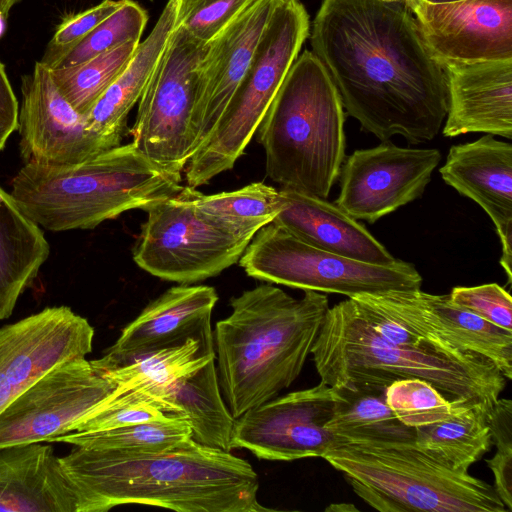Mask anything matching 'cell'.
Returning <instances> with one entry per match:
<instances>
[{
	"instance_id": "6da1fadb",
	"label": "cell",
	"mask_w": 512,
	"mask_h": 512,
	"mask_svg": "<svg viewBox=\"0 0 512 512\" xmlns=\"http://www.w3.org/2000/svg\"><path fill=\"white\" fill-rule=\"evenodd\" d=\"M310 39L364 131L410 144L440 132L448 110L445 73L404 0H323Z\"/></svg>"
},
{
	"instance_id": "7a4b0ae2",
	"label": "cell",
	"mask_w": 512,
	"mask_h": 512,
	"mask_svg": "<svg viewBox=\"0 0 512 512\" xmlns=\"http://www.w3.org/2000/svg\"><path fill=\"white\" fill-rule=\"evenodd\" d=\"M60 457L79 512L127 504L178 512H261L259 479L248 461L192 438L161 452L78 447Z\"/></svg>"
},
{
	"instance_id": "3957f363",
	"label": "cell",
	"mask_w": 512,
	"mask_h": 512,
	"mask_svg": "<svg viewBox=\"0 0 512 512\" xmlns=\"http://www.w3.org/2000/svg\"><path fill=\"white\" fill-rule=\"evenodd\" d=\"M213 331L219 385L234 418L288 388L300 375L328 311V298L297 299L261 284L230 299Z\"/></svg>"
},
{
	"instance_id": "277c9868",
	"label": "cell",
	"mask_w": 512,
	"mask_h": 512,
	"mask_svg": "<svg viewBox=\"0 0 512 512\" xmlns=\"http://www.w3.org/2000/svg\"><path fill=\"white\" fill-rule=\"evenodd\" d=\"M311 354L321 382L332 388L357 384L387 387L417 378L448 400L479 402L489 410L506 386V378L487 358L431 344L403 348L381 339L348 298L329 308Z\"/></svg>"
},
{
	"instance_id": "5b68a950",
	"label": "cell",
	"mask_w": 512,
	"mask_h": 512,
	"mask_svg": "<svg viewBox=\"0 0 512 512\" xmlns=\"http://www.w3.org/2000/svg\"><path fill=\"white\" fill-rule=\"evenodd\" d=\"M182 175L150 160L132 143L105 150L72 166L26 162L11 196L39 227L60 232L93 229L132 209L178 195Z\"/></svg>"
},
{
	"instance_id": "8992f818",
	"label": "cell",
	"mask_w": 512,
	"mask_h": 512,
	"mask_svg": "<svg viewBox=\"0 0 512 512\" xmlns=\"http://www.w3.org/2000/svg\"><path fill=\"white\" fill-rule=\"evenodd\" d=\"M323 63L304 51L256 130L267 176L283 189L327 199L345 159V114Z\"/></svg>"
},
{
	"instance_id": "52a82bcc",
	"label": "cell",
	"mask_w": 512,
	"mask_h": 512,
	"mask_svg": "<svg viewBox=\"0 0 512 512\" xmlns=\"http://www.w3.org/2000/svg\"><path fill=\"white\" fill-rule=\"evenodd\" d=\"M323 459L381 512H508L492 485L447 468L415 441L340 444Z\"/></svg>"
},
{
	"instance_id": "ba28073f",
	"label": "cell",
	"mask_w": 512,
	"mask_h": 512,
	"mask_svg": "<svg viewBox=\"0 0 512 512\" xmlns=\"http://www.w3.org/2000/svg\"><path fill=\"white\" fill-rule=\"evenodd\" d=\"M309 28L299 0H277L244 78L213 133L184 169L188 186L207 184L234 167L297 59Z\"/></svg>"
},
{
	"instance_id": "9c48e42d",
	"label": "cell",
	"mask_w": 512,
	"mask_h": 512,
	"mask_svg": "<svg viewBox=\"0 0 512 512\" xmlns=\"http://www.w3.org/2000/svg\"><path fill=\"white\" fill-rule=\"evenodd\" d=\"M238 262L257 280L348 298L419 290L422 284L413 264L397 260L377 265L349 259L312 247L273 222L254 235Z\"/></svg>"
},
{
	"instance_id": "30bf717a",
	"label": "cell",
	"mask_w": 512,
	"mask_h": 512,
	"mask_svg": "<svg viewBox=\"0 0 512 512\" xmlns=\"http://www.w3.org/2000/svg\"><path fill=\"white\" fill-rule=\"evenodd\" d=\"M150 208L133 249L134 262L162 280L190 284L215 277L237 263L249 241L201 214L188 194Z\"/></svg>"
},
{
	"instance_id": "8fae6325",
	"label": "cell",
	"mask_w": 512,
	"mask_h": 512,
	"mask_svg": "<svg viewBox=\"0 0 512 512\" xmlns=\"http://www.w3.org/2000/svg\"><path fill=\"white\" fill-rule=\"evenodd\" d=\"M207 44L175 27L139 101L132 143L163 169L181 174L193 156L197 78Z\"/></svg>"
},
{
	"instance_id": "7c38bea8",
	"label": "cell",
	"mask_w": 512,
	"mask_h": 512,
	"mask_svg": "<svg viewBox=\"0 0 512 512\" xmlns=\"http://www.w3.org/2000/svg\"><path fill=\"white\" fill-rule=\"evenodd\" d=\"M335 404V390L321 381L275 397L235 418L231 449L243 448L271 461L323 458L338 445L327 429Z\"/></svg>"
},
{
	"instance_id": "4fadbf2b",
	"label": "cell",
	"mask_w": 512,
	"mask_h": 512,
	"mask_svg": "<svg viewBox=\"0 0 512 512\" xmlns=\"http://www.w3.org/2000/svg\"><path fill=\"white\" fill-rule=\"evenodd\" d=\"M114 389L86 358L56 365L0 413V447L49 442L71 432Z\"/></svg>"
},
{
	"instance_id": "5bb4252c",
	"label": "cell",
	"mask_w": 512,
	"mask_h": 512,
	"mask_svg": "<svg viewBox=\"0 0 512 512\" xmlns=\"http://www.w3.org/2000/svg\"><path fill=\"white\" fill-rule=\"evenodd\" d=\"M17 130L20 153L26 162L72 166L119 146L122 136H104L87 126L58 91L51 70L39 61L22 76Z\"/></svg>"
},
{
	"instance_id": "9a60e30c",
	"label": "cell",
	"mask_w": 512,
	"mask_h": 512,
	"mask_svg": "<svg viewBox=\"0 0 512 512\" xmlns=\"http://www.w3.org/2000/svg\"><path fill=\"white\" fill-rule=\"evenodd\" d=\"M440 160L437 149L405 148L387 141L356 150L341 167L335 204L356 220L374 223L420 198Z\"/></svg>"
},
{
	"instance_id": "2e32d148",
	"label": "cell",
	"mask_w": 512,
	"mask_h": 512,
	"mask_svg": "<svg viewBox=\"0 0 512 512\" xmlns=\"http://www.w3.org/2000/svg\"><path fill=\"white\" fill-rule=\"evenodd\" d=\"M94 328L67 306L0 327V413L56 365L86 358Z\"/></svg>"
},
{
	"instance_id": "e0dca14e",
	"label": "cell",
	"mask_w": 512,
	"mask_h": 512,
	"mask_svg": "<svg viewBox=\"0 0 512 512\" xmlns=\"http://www.w3.org/2000/svg\"><path fill=\"white\" fill-rule=\"evenodd\" d=\"M358 298L416 335L448 349L479 354L512 378V331L493 325L453 303L449 295L419 290L364 294Z\"/></svg>"
},
{
	"instance_id": "ac0fdd59",
	"label": "cell",
	"mask_w": 512,
	"mask_h": 512,
	"mask_svg": "<svg viewBox=\"0 0 512 512\" xmlns=\"http://www.w3.org/2000/svg\"><path fill=\"white\" fill-rule=\"evenodd\" d=\"M440 64L512 60V0H404Z\"/></svg>"
},
{
	"instance_id": "d6986e66",
	"label": "cell",
	"mask_w": 512,
	"mask_h": 512,
	"mask_svg": "<svg viewBox=\"0 0 512 512\" xmlns=\"http://www.w3.org/2000/svg\"><path fill=\"white\" fill-rule=\"evenodd\" d=\"M277 0H253L210 43L200 63L192 118L193 155L216 128L244 78Z\"/></svg>"
},
{
	"instance_id": "ffe728a7",
	"label": "cell",
	"mask_w": 512,
	"mask_h": 512,
	"mask_svg": "<svg viewBox=\"0 0 512 512\" xmlns=\"http://www.w3.org/2000/svg\"><path fill=\"white\" fill-rule=\"evenodd\" d=\"M217 301L218 294L211 286L169 288L123 328L116 342L101 358L92 360V365L104 372L188 339L213 334L211 315Z\"/></svg>"
},
{
	"instance_id": "44dd1931",
	"label": "cell",
	"mask_w": 512,
	"mask_h": 512,
	"mask_svg": "<svg viewBox=\"0 0 512 512\" xmlns=\"http://www.w3.org/2000/svg\"><path fill=\"white\" fill-rule=\"evenodd\" d=\"M442 179L459 194L477 203L492 220L502 245L500 264L512 281V145L486 134L453 145Z\"/></svg>"
},
{
	"instance_id": "7402d4cb",
	"label": "cell",
	"mask_w": 512,
	"mask_h": 512,
	"mask_svg": "<svg viewBox=\"0 0 512 512\" xmlns=\"http://www.w3.org/2000/svg\"><path fill=\"white\" fill-rule=\"evenodd\" d=\"M448 110L442 133L512 138V60L448 62Z\"/></svg>"
},
{
	"instance_id": "603a6c76",
	"label": "cell",
	"mask_w": 512,
	"mask_h": 512,
	"mask_svg": "<svg viewBox=\"0 0 512 512\" xmlns=\"http://www.w3.org/2000/svg\"><path fill=\"white\" fill-rule=\"evenodd\" d=\"M282 207L273 223L320 250L357 261L391 265L398 259L336 204L298 191L279 190Z\"/></svg>"
},
{
	"instance_id": "cb8c5ba5",
	"label": "cell",
	"mask_w": 512,
	"mask_h": 512,
	"mask_svg": "<svg viewBox=\"0 0 512 512\" xmlns=\"http://www.w3.org/2000/svg\"><path fill=\"white\" fill-rule=\"evenodd\" d=\"M79 507L78 491L50 445L0 447V511L79 512Z\"/></svg>"
},
{
	"instance_id": "d4e9b609",
	"label": "cell",
	"mask_w": 512,
	"mask_h": 512,
	"mask_svg": "<svg viewBox=\"0 0 512 512\" xmlns=\"http://www.w3.org/2000/svg\"><path fill=\"white\" fill-rule=\"evenodd\" d=\"M215 358L167 387L135 390L166 415L187 421L194 441L230 451L235 418L222 398Z\"/></svg>"
},
{
	"instance_id": "484cf974",
	"label": "cell",
	"mask_w": 512,
	"mask_h": 512,
	"mask_svg": "<svg viewBox=\"0 0 512 512\" xmlns=\"http://www.w3.org/2000/svg\"><path fill=\"white\" fill-rule=\"evenodd\" d=\"M178 2L168 0L148 37L139 42L123 72L86 116L90 130L104 136H123L128 114L139 101L176 27Z\"/></svg>"
},
{
	"instance_id": "4316f807",
	"label": "cell",
	"mask_w": 512,
	"mask_h": 512,
	"mask_svg": "<svg viewBox=\"0 0 512 512\" xmlns=\"http://www.w3.org/2000/svg\"><path fill=\"white\" fill-rule=\"evenodd\" d=\"M49 253L43 231L0 186V320L12 315Z\"/></svg>"
},
{
	"instance_id": "83f0119b",
	"label": "cell",
	"mask_w": 512,
	"mask_h": 512,
	"mask_svg": "<svg viewBox=\"0 0 512 512\" xmlns=\"http://www.w3.org/2000/svg\"><path fill=\"white\" fill-rule=\"evenodd\" d=\"M386 388L374 384L333 388L336 404L327 429L338 445L415 440V429L404 425L389 408Z\"/></svg>"
},
{
	"instance_id": "f1b7e54d",
	"label": "cell",
	"mask_w": 512,
	"mask_h": 512,
	"mask_svg": "<svg viewBox=\"0 0 512 512\" xmlns=\"http://www.w3.org/2000/svg\"><path fill=\"white\" fill-rule=\"evenodd\" d=\"M451 414L443 421L415 429V443L447 468L466 473L490 451L489 409L482 403L451 401Z\"/></svg>"
},
{
	"instance_id": "f546056e",
	"label": "cell",
	"mask_w": 512,
	"mask_h": 512,
	"mask_svg": "<svg viewBox=\"0 0 512 512\" xmlns=\"http://www.w3.org/2000/svg\"><path fill=\"white\" fill-rule=\"evenodd\" d=\"M216 357L213 334L166 347L117 368L100 372L112 382V395L133 389L164 388Z\"/></svg>"
},
{
	"instance_id": "4dcf8cb0",
	"label": "cell",
	"mask_w": 512,
	"mask_h": 512,
	"mask_svg": "<svg viewBox=\"0 0 512 512\" xmlns=\"http://www.w3.org/2000/svg\"><path fill=\"white\" fill-rule=\"evenodd\" d=\"M188 194L201 214L249 242L263 226L273 222L282 207L279 190L263 182L210 195L189 187Z\"/></svg>"
},
{
	"instance_id": "1f68e13d",
	"label": "cell",
	"mask_w": 512,
	"mask_h": 512,
	"mask_svg": "<svg viewBox=\"0 0 512 512\" xmlns=\"http://www.w3.org/2000/svg\"><path fill=\"white\" fill-rule=\"evenodd\" d=\"M192 438L190 425L179 418L146 422L100 431H73L49 442L67 443L92 449L132 452H161Z\"/></svg>"
},
{
	"instance_id": "d6a6232c",
	"label": "cell",
	"mask_w": 512,
	"mask_h": 512,
	"mask_svg": "<svg viewBox=\"0 0 512 512\" xmlns=\"http://www.w3.org/2000/svg\"><path fill=\"white\" fill-rule=\"evenodd\" d=\"M138 44L128 42L79 65L51 70L58 91L77 112L87 116L123 72Z\"/></svg>"
},
{
	"instance_id": "836d02e7",
	"label": "cell",
	"mask_w": 512,
	"mask_h": 512,
	"mask_svg": "<svg viewBox=\"0 0 512 512\" xmlns=\"http://www.w3.org/2000/svg\"><path fill=\"white\" fill-rule=\"evenodd\" d=\"M148 14L138 3L123 0L121 6L97 25L57 68L84 63L128 42H140Z\"/></svg>"
},
{
	"instance_id": "e575fe53",
	"label": "cell",
	"mask_w": 512,
	"mask_h": 512,
	"mask_svg": "<svg viewBox=\"0 0 512 512\" xmlns=\"http://www.w3.org/2000/svg\"><path fill=\"white\" fill-rule=\"evenodd\" d=\"M385 394L394 415L413 429L443 421L451 414L452 402L421 379L394 381L387 386Z\"/></svg>"
},
{
	"instance_id": "d590c367",
	"label": "cell",
	"mask_w": 512,
	"mask_h": 512,
	"mask_svg": "<svg viewBox=\"0 0 512 512\" xmlns=\"http://www.w3.org/2000/svg\"><path fill=\"white\" fill-rule=\"evenodd\" d=\"M253 0H179L176 27L210 43Z\"/></svg>"
},
{
	"instance_id": "8d00e7d4",
	"label": "cell",
	"mask_w": 512,
	"mask_h": 512,
	"mask_svg": "<svg viewBox=\"0 0 512 512\" xmlns=\"http://www.w3.org/2000/svg\"><path fill=\"white\" fill-rule=\"evenodd\" d=\"M487 422L491 432L492 444L496 453L486 463L493 473L494 485L498 497L512 511V402L498 399L487 413Z\"/></svg>"
},
{
	"instance_id": "74e56055",
	"label": "cell",
	"mask_w": 512,
	"mask_h": 512,
	"mask_svg": "<svg viewBox=\"0 0 512 512\" xmlns=\"http://www.w3.org/2000/svg\"><path fill=\"white\" fill-rule=\"evenodd\" d=\"M122 3L123 0H103L95 6L63 18L39 62L49 70L59 67L68 54Z\"/></svg>"
},
{
	"instance_id": "f35d334b",
	"label": "cell",
	"mask_w": 512,
	"mask_h": 512,
	"mask_svg": "<svg viewBox=\"0 0 512 512\" xmlns=\"http://www.w3.org/2000/svg\"><path fill=\"white\" fill-rule=\"evenodd\" d=\"M450 300L487 322L512 331V298L497 283L472 287H454Z\"/></svg>"
},
{
	"instance_id": "ab89813d",
	"label": "cell",
	"mask_w": 512,
	"mask_h": 512,
	"mask_svg": "<svg viewBox=\"0 0 512 512\" xmlns=\"http://www.w3.org/2000/svg\"><path fill=\"white\" fill-rule=\"evenodd\" d=\"M351 299L355 302L357 311L361 317L385 342L403 348H420L431 344L438 345L416 335L400 322L394 320L387 314L379 311L364 301L358 298Z\"/></svg>"
},
{
	"instance_id": "60d3db41",
	"label": "cell",
	"mask_w": 512,
	"mask_h": 512,
	"mask_svg": "<svg viewBox=\"0 0 512 512\" xmlns=\"http://www.w3.org/2000/svg\"><path fill=\"white\" fill-rule=\"evenodd\" d=\"M18 101L4 64L0 61V150L18 127Z\"/></svg>"
},
{
	"instance_id": "b9f144b4",
	"label": "cell",
	"mask_w": 512,
	"mask_h": 512,
	"mask_svg": "<svg viewBox=\"0 0 512 512\" xmlns=\"http://www.w3.org/2000/svg\"><path fill=\"white\" fill-rule=\"evenodd\" d=\"M20 0H0V13L7 18L10 10L13 8L15 4H17Z\"/></svg>"
},
{
	"instance_id": "7bdbcfd3",
	"label": "cell",
	"mask_w": 512,
	"mask_h": 512,
	"mask_svg": "<svg viewBox=\"0 0 512 512\" xmlns=\"http://www.w3.org/2000/svg\"><path fill=\"white\" fill-rule=\"evenodd\" d=\"M5 17L2 15V13H0V37L3 35L4 33V29H5Z\"/></svg>"
},
{
	"instance_id": "ee69618b",
	"label": "cell",
	"mask_w": 512,
	"mask_h": 512,
	"mask_svg": "<svg viewBox=\"0 0 512 512\" xmlns=\"http://www.w3.org/2000/svg\"><path fill=\"white\" fill-rule=\"evenodd\" d=\"M426 1L438 3V2H449V1H456V0H426Z\"/></svg>"
}]
</instances>
